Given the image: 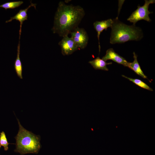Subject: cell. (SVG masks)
Here are the masks:
<instances>
[{
    "label": "cell",
    "mask_w": 155,
    "mask_h": 155,
    "mask_svg": "<svg viewBox=\"0 0 155 155\" xmlns=\"http://www.w3.org/2000/svg\"><path fill=\"white\" fill-rule=\"evenodd\" d=\"M70 34L71 38L75 43L79 49H83L87 46L88 41V36L83 28L77 27Z\"/></svg>",
    "instance_id": "obj_5"
},
{
    "label": "cell",
    "mask_w": 155,
    "mask_h": 155,
    "mask_svg": "<svg viewBox=\"0 0 155 155\" xmlns=\"http://www.w3.org/2000/svg\"><path fill=\"white\" fill-rule=\"evenodd\" d=\"M89 63L95 69H100L106 71L108 70L106 65L112 63L111 62L107 63L98 57L95 59L89 61Z\"/></svg>",
    "instance_id": "obj_12"
},
{
    "label": "cell",
    "mask_w": 155,
    "mask_h": 155,
    "mask_svg": "<svg viewBox=\"0 0 155 155\" xmlns=\"http://www.w3.org/2000/svg\"><path fill=\"white\" fill-rule=\"evenodd\" d=\"M113 23V20L111 19L101 21H96L93 24L95 29L97 32V37L98 40L99 52H100V46L99 42V37L100 33L104 30H106L108 27H111Z\"/></svg>",
    "instance_id": "obj_9"
},
{
    "label": "cell",
    "mask_w": 155,
    "mask_h": 155,
    "mask_svg": "<svg viewBox=\"0 0 155 155\" xmlns=\"http://www.w3.org/2000/svg\"><path fill=\"white\" fill-rule=\"evenodd\" d=\"M23 3L22 1H11L6 2L0 5V7L5 9H13L20 6Z\"/></svg>",
    "instance_id": "obj_14"
},
{
    "label": "cell",
    "mask_w": 155,
    "mask_h": 155,
    "mask_svg": "<svg viewBox=\"0 0 155 155\" xmlns=\"http://www.w3.org/2000/svg\"><path fill=\"white\" fill-rule=\"evenodd\" d=\"M59 44L61 47V53L63 55H71L79 49L73 39L68 36L63 37L59 42Z\"/></svg>",
    "instance_id": "obj_6"
},
{
    "label": "cell",
    "mask_w": 155,
    "mask_h": 155,
    "mask_svg": "<svg viewBox=\"0 0 155 155\" xmlns=\"http://www.w3.org/2000/svg\"><path fill=\"white\" fill-rule=\"evenodd\" d=\"M102 59L105 61L108 60H111L125 67H127L128 62L124 58L116 53L113 48L107 49L105 55Z\"/></svg>",
    "instance_id": "obj_7"
},
{
    "label": "cell",
    "mask_w": 155,
    "mask_h": 155,
    "mask_svg": "<svg viewBox=\"0 0 155 155\" xmlns=\"http://www.w3.org/2000/svg\"><path fill=\"white\" fill-rule=\"evenodd\" d=\"M85 15L84 10L81 6L67 5L60 1L55 14L52 30L60 36H67L78 27Z\"/></svg>",
    "instance_id": "obj_1"
},
{
    "label": "cell",
    "mask_w": 155,
    "mask_h": 155,
    "mask_svg": "<svg viewBox=\"0 0 155 155\" xmlns=\"http://www.w3.org/2000/svg\"><path fill=\"white\" fill-rule=\"evenodd\" d=\"M10 143H9L5 133L4 131L1 132L0 134V148L3 146L5 151L8 150V145Z\"/></svg>",
    "instance_id": "obj_15"
},
{
    "label": "cell",
    "mask_w": 155,
    "mask_h": 155,
    "mask_svg": "<svg viewBox=\"0 0 155 155\" xmlns=\"http://www.w3.org/2000/svg\"><path fill=\"white\" fill-rule=\"evenodd\" d=\"M19 130L16 136V148L14 151L21 155L28 153L37 154L41 147L40 136L34 134L24 128L17 119Z\"/></svg>",
    "instance_id": "obj_3"
},
{
    "label": "cell",
    "mask_w": 155,
    "mask_h": 155,
    "mask_svg": "<svg viewBox=\"0 0 155 155\" xmlns=\"http://www.w3.org/2000/svg\"><path fill=\"white\" fill-rule=\"evenodd\" d=\"M113 20L110 41L111 44L138 41L143 38V34L140 28L135 25H127L119 21L117 18Z\"/></svg>",
    "instance_id": "obj_2"
},
{
    "label": "cell",
    "mask_w": 155,
    "mask_h": 155,
    "mask_svg": "<svg viewBox=\"0 0 155 155\" xmlns=\"http://www.w3.org/2000/svg\"></svg>",
    "instance_id": "obj_16"
},
{
    "label": "cell",
    "mask_w": 155,
    "mask_h": 155,
    "mask_svg": "<svg viewBox=\"0 0 155 155\" xmlns=\"http://www.w3.org/2000/svg\"><path fill=\"white\" fill-rule=\"evenodd\" d=\"M134 59L133 62H128L127 67L133 71L137 74L144 79H148L147 77L144 73L137 60V55L134 52L133 53Z\"/></svg>",
    "instance_id": "obj_10"
},
{
    "label": "cell",
    "mask_w": 155,
    "mask_h": 155,
    "mask_svg": "<svg viewBox=\"0 0 155 155\" xmlns=\"http://www.w3.org/2000/svg\"><path fill=\"white\" fill-rule=\"evenodd\" d=\"M17 55L14 63V68L18 77L20 79H23V67L22 63L20 58V43L19 41L17 49Z\"/></svg>",
    "instance_id": "obj_11"
},
{
    "label": "cell",
    "mask_w": 155,
    "mask_h": 155,
    "mask_svg": "<svg viewBox=\"0 0 155 155\" xmlns=\"http://www.w3.org/2000/svg\"><path fill=\"white\" fill-rule=\"evenodd\" d=\"M122 76L127 79L129 81L132 82L133 83L139 86L144 89L148 90L150 91H153L152 88L149 87L147 84L143 82L141 80L137 79H133L128 77L124 75H122Z\"/></svg>",
    "instance_id": "obj_13"
},
{
    "label": "cell",
    "mask_w": 155,
    "mask_h": 155,
    "mask_svg": "<svg viewBox=\"0 0 155 155\" xmlns=\"http://www.w3.org/2000/svg\"><path fill=\"white\" fill-rule=\"evenodd\" d=\"M154 0H145V3L142 6H137V9L134 11L127 19V20L133 23V25L138 21L144 20L148 22L151 21L149 15L153 12H150L148 10L149 5L155 3Z\"/></svg>",
    "instance_id": "obj_4"
},
{
    "label": "cell",
    "mask_w": 155,
    "mask_h": 155,
    "mask_svg": "<svg viewBox=\"0 0 155 155\" xmlns=\"http://www.w3.org/2000/svg\"><path fill=\"white\" fill-rule=\"evenodd\" d=\"M36 4H34L31 2L30 4L27 8L24 9H21L13 17L11 18L9 20L7 21L6 22H11L14 20L18 21L20 23V29L19 30V39L20 38L21 33L22 26L23 22L27 20V11L31 7H34L35 8L36 7Z\"/></svg>",
    "instance_id": "obj_8"
}]
</instances>
